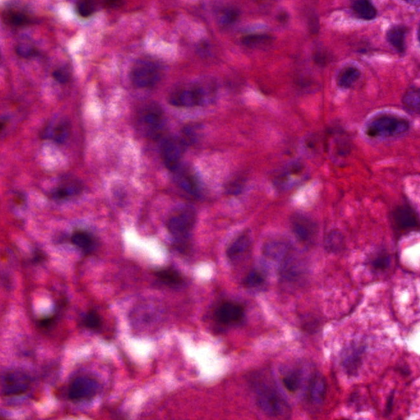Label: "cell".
Returning a JSON list of instances; mask_svg holds the SVG:
<instances>
[{"label": "cell", "instance_id": "cell-1", "mask_svg": "<svg viewBox=\"0 0 420 420\" xmlns=\"http://www.w3.org/2000/svg\"><path fill=\"white\" fill-rule=\"evenodd\" d=\"M216 86L213 82H204L177 89L170 94L168 101L177 108L206 106L214 101Z\"/></svg>", "mask_w": 420, "mask_h": 420}, {"label": "cell", "instance_id": "cell-2", "mask_svg": "<svg viewBox=\"0 0 420 420\" xmlns=\"http://www.w3.org/2000/svg\"><path fill=\"white\" fill-rule=\"evenodd\" d=\"M410 128V121L405 117L381 113L369 119L365 125V132L370 138L387 139L404 135Z\"/></svg>", "mask_w": 420, "mask_h": 420}, {"label": "cell", "instance_id": "cell-3", "mask_svg": "<svg viewBox=\"0 0 420 420\" xmlns=\"http://www.w3.org/2000/svg\"><path fill=\"white\" fill-rule=\"evenodd\" d=\"M255 392L258 408L267 415L277 417L288 412L289 406L276 388L269 384H258Z\"/></svg>", "mask_w": 420, "mask_h": 420}, {"label": "cell", "instance_id": "cell-4", "mask_svg": "<svg viewBox=\"0 0 420 420\" xmlns=\"http://www.w3.org/2000/svg\"><path fill=\"white\" fill-rule=\"evenodd\" d=\"M196 213L191 206L176 209L167 222V228L176 240L185 241L190 236L195 228Z\"/></svg>", "mask_w": 420, "mask_h": 420}, {"label": "cell", "instance_id": "cell-5", "mask_svg": "<svg viewBox=\"0 0 420 420\" xmlns=\"http://www.w3.org/2000/svg\"><path fill=\"white\" fill-rule=\"evenodd\" d=\"M160 78L159 67L151 60H138L131 68V82L138 88L153 87L159 82Z\"/></svg>", "mask_w": 420, "mask_h": 420}, {"label": "cell", "instance_id": "cell-6", "mask_svg": "<svg viewBox=\"0 0 420 420\" xmlns=\"http://www.w3.org/2000/svg\"><path fill=\"white\" fill-rule=\"evenodd\" d=\"M187 142L179 137L167 138L160 148V154L165 166L172 172H176L180 168Z\"/></svg>", "mask_w": 420, "mask_h": 420}, {"label": "cell", "instance_id": "cell-7", "mask_svg": "<svg viewBox=\"0 0 420 420\" xmlns=\"http://www.w3.org/2000/svg\"><path fill=\"white\" fill-rule=\"evenodd\" d=\"M99 390V384L88 376H80L73 380L68 388V398L73 402L92 399Z\"/></svg>", "mask_w": 420, "mask_h": 420}, {"label": "cell", "instance_id": "cell-8", "mask_svg": "<svg viewBox=\"0 0 420 420\" xmlns=\"http://www.w3.org/2000/svg\"><path fill=\"white\" fill-rule=\"evenodd\" d=\"M31 378L28 374L12 370L3 377L1 392L4 396H18L24 394L31 388Z\"/></svg>", "mask_w": 420, "mask_h": 420}, {"label": "cell", "instance_id": "cell-9", "mask_svg": "<svg viewBox=\"0 0 420 420\" xmlns=\"http://www.w3.org/2000/svg\"><path fill=\"white\" fill-rule=\"evenodd\" d=\"M139 122L150 136H156L164 126V112L155 103L144 107L138 115Z\"/></svg>", "mask_w": 420, "mask_h": 420}, {"label": "cell", "instance_id": "cell-10", "mask_svg": "<svg viewBox=\"0 0 420 420\" xmlns=\"http://www.w3.org/2000/svg\"><path fill=\"white\" fill-rule=\"evenodd\" d=\"M393 226L399 232H409L420 230V219L414 209L407 205H399L392 213Z\"/></svg>", "mask_w": 420, "mask_h": 420}, {"label": "cell", "instance_id": "cell-11", "mask_svg": "<svg viewBox=\"0 0 420 420\" xmlns=\"http://www.w3.org/2000/svg\"><path fill=\"white\" fill-rule=\"evenodd\" d=\"M291 228L298 240L303 243H312L317 234V226L311 218L304 214L297 213L291 220Z\"/></svg>", "mask_w": 420, "mask_h": 420}, {"label": "cell", "instance_id": "cell-12", "mask_svg": "<svg viewBox=\"0 0 420 420\" xmlns=\"http://www.w3.org/2000/svg\"><path fill=\"white\" fill-rule=\"evenodd\" d=\"M215 314L221 324L231 325L242 322L245 317V310L239 304L226 302L217 308Z\"/></svg>", "mask_w": 420, "mask_h": 420}, {"label": "cell", "instance_id": "cell-13", "mask_svg": "<svg viewBox=\"0 0 420 420\" xmlns=\"http://www.w3.org/2000/svg\"><path fill=\"white\" fill-rule=\"evenodd\" d=\"M263 251L265 257L281 264L292 254V247L287 241L274 239L265 243Z\"/></svg>", "mask_w": 420, "mask_h": 420}, {"label": "cell", "instance_id": "cell-14", "mask_svg": "<svg viewBox=\"0 0 420 420\" xmlns=\"http://www.w3.org/2000/svg\"><path fill=\"white\" fill-rule=\"evenodd\" d=\"M71 133V126L69 122L59 120L53 122L45 127L41 132V137L43 139H51L57 144H64L69 137Z\"/></svg>", "mask_w": 420, "mask_h": 420}, {"label": "cell", "instance_id": "cell-15", "mask_svg": "<svg viewBox=\"0 0 420 420\" xmlns=\"http://www.w3.org/2000/svg\"><path fill=\"white\" fill-rule=\"evenodd\" d=\"M364 350V347L356 345H353L345 350L343 355V365L349 374H355L361 367Z\"/></svg>", "mask_w": 420, "mask_h": 420}, {"label": "cell", "instance_id": "cell-16", "mask_svg": "<svg viewBox=\"0 0 420 420\" xmlns=\"http://www.w3.org/2000/svg\"><path fill=\"white\" fill-rule=\"evenodd\" d=\"M251 246V237L249 232H245L236 236L227 249V256L230 261H237L242 258Z\"/></svg>", "mask_w": 420, "mask_h": 420}, {"label": "cell", "instance_id": "cell-17", "mask_svg": "<svg viewBox=\"0 0 420 420\" xmlns=\"http://www.w3.org/2000/svg\"><path fill=\"white\" fill-rule=\"evenodd\" d=\"M176 183L185 192L193 196H198L201 193V185L195 175L188 170L181 169L176 171Z\"/></svg>", "mask_w": 420, "mask_h": 420}, {"label": "cell", "instance_id": "cell-18", "mask_svg": "<svg viewBox=\"0 0 420 420\" xmlns=\"http://www.w3.org/2000/svg\"><path fill=\"white\" fill-rule=\"evenodd\" d=\"M82 190H83V186L81 182L71 179V180L64 181L59 187L53 191L51 195L54 199L64 201V199H69V198L79 195Z\"/></svg>", "mask_w": 420, "mask_h": 420}, {"label": "cell", "instance_id": "cell-19", "mask_svg": "<svg viewBox=\"0 0 420 420\" xmlns=\"http://www.w3.org/2000/svg\"><path fill=\"white\" fill-rule=\"evenodd\" d=\"M327 394V383L324 376L317 373L312 377L309 387V396L313 404L319 406L325 400Z\"/></svg>", "mask_w": 420, "mask_h": 420}, {"label": "cell", "instance_id": "cell-20", "mask_svg": "<svg viewBox=\"0 0 420 420\" xmlns=\"http://www.w3.org/2000/svg\"><path fill=\"white\" fill-rule=\"evenodd\" d=\"M407 28L402 25H396L387 31V41L399 53L406 50V37Z\"/></svg>", "mask_w": 420, "mask_h": 420}, {"label": "cell", "instance_id": "cell-21", "mask_svg": "<svg viewBox=\"0 0 420 420\" xmlns=\"http://www.w3.org/2000/svg\"><path fill=\"white\" fill-rule=\"evenodd\" d=\"M154 276L164 285L170 287H180L184 284L183 275L171 267L163 268L154 272Z\"/></svg>", "mask_w": 420, "mask_h": 420}, {"label": "cell", "instance_id": "cell-22", "mask_svg": "<svg viewBox=\"0 0 420 420\" xmlns=\"http://www.w3.org/2000/svg\"><path fill=\"white\" fill-rule=\"evenodd\" d=\"M361 75V70L359 68L349 66L341 71L336 82L341 88L350 89L359 80Z\"/></svg>", "mask_w": 420, "mask_h": 420}, {"label": "cell", "instance_id": "cell-23", "mask_svg": "<svg viewBox=\"0 0 420 420\" xmlns=\"http://www.w3.org/2000/svg\"><path fill=\"white\" fill-rule=\"evenodd\" d=\"M352 8L355 14L364 20H373L377 16V9L371 0H353Z\"/></svg>", "mask_w": 420, "mask_h": 420}, {"label": "cell", "instance_id": "cell-24", "mask_svg": "<svg viewBox=\"0 0 420 420\" xmlns=\"http://www.w3.org/2000/svg\"><path fill=\"white\" fill-rule=\"evenodd\" d=\"M402 104L410 113L420 115V87L407 89L402 97Z\"/></svg>", "mask_w": 420, "mask_h": 420}, {"label": "cell", "instance_id": "cell-25", "mask_svg": "<svg viewBox=\"0 0 420 420\" xmlns=\"http://www.w3.org/2000/svg\"><path fill=\"white\" fill-rule=\"evenodd\" d=\"M72 244L82 250L85 254H90L95 248V241L90 233L84 231H77L72 234L71 238Z\"/></svg>", "mask_w": 420, "mask_h": 420}, {"label": "cell", "instance_id": "cell-26", "mask_svg": "<svg viewBox=\"0 0 420 420\" xmlns=\"http://www.w3.org/2000/svg\"><path fill=\"white\" fill-rule=\"evenodd\" d=\"M344 246V236L337 230L331 231L325 238V248L332 253H337Z\"/></svg>", "mask_w": 420, "mask_h": 420}, {"label": "cell", "instance_id": "cell-27", "mask_svg": "<svg viewBox=\"0 0 420 420\" xmlns=\"http://www.w3.org/2000/svg\"><path fill=\"white\" fill-rule=\"evenodd\" d=\"M302 172V167L299 164L291 165L290 168L283 171L281 174L277 176V184L278 187H286L287 186L293 185L294 178L301 175Z\"/></svg>", "mask_w": 420, "mask_h": 420}, {"label": "cell", "instance_id": "cell-28", "mask_svg": "<svg viewBox=\"0 0 420 420\" xmlns=\"http://www.w3.org/2000/svg\"><path fill=\"white\" fill-rule=\"evenodd\" d=\"M6 22L12 27H27L32 23V20L28 15L18 11H12L6 14Z\"/></svg>", "mask_w": 420, "mask_h": 420}, {"label": "cell", "instance_id": "cell-29", "mask_svg": "<svg viewBox=\"0 0 420 420\" xmlns=\"http://www.w3.org/2000/svg\"><path fill=\"white\" fill-rule=\"evenodd\" d=\"M272 42V37L265 34L246 35L242 39V43L249 48H259Z\"/></svg>", "mask_w": 420, "mask_h": 420}, {"label": "cell", "instance_id": "cell-30", "mask_svg": "<svg viewBox=\"0 0 420 420\" xmlns=\"http://www.w3.org/2000/svg\"><path fill=\"white\" fill-rule=\"evenodd\" d=\"M84 326L92 331L101 330L103 321L101 315L95 310H89L82 320Z\"/></svg>", "mask_w": 420, "mask_h": 420}, {"label": "cell", "instance_id": "cell-31", "mask_svg": "<svg viewBox=\"0 0 420 420\" xmlns=\"http://www.w3.org/2000/svg\"><path fill=\"white\" fill-rule=\"evenodd\" d=\"M283 384L289 392H295L299 389L302 384V375L297 370L290 372L283 377Z\"/></svg>", "mask_w": 420, "mask_h": 420}, {"label": "cell", "instance_id": "cell-32", "mask_svg": "<svg viewBox=\"0 0 420 420\" xmlns=\"http://www.w3.org/2000/svg\"><path fill=\"white\" fill-rule=\"evenodd\" d=\"M96 10L94 0H79L76 4V11L82 17H89Z\"/></svg>", "mask_w": 420, "mask_h": 420}, {"label": "cell", "instance_id": "cell-33", "mask_svg": "<svg viewBox=\"0 0 420 420\" xmlns=\"http://www.w3.org/2000/svg\"><path fill=\"white\" fill-rule=\"evenodd\" d=\"M243 283L248 288H256L265 284V278L262 273L256 270H252L247 274Z\"/></svg>", "mask_w": 420, "mask_h": 420}, {"label": "cell", "instance_id": "cell-34", "mask_svg": "<svg viewBox=\"0 0 420 420\" xmlns=\"http://www.w3.org/2000/svg\"><path fill=\"white\" fill-rule=\"evenodd\" d=\"M240 16V12L235 8H228L222 11L220 13V23L224 26H229L236 23Z\"/></svg>", "mask_w": 420, "mask_h": 420}, {"label": "cell", "instance_id": "cell-35", "mask_svg": "<svg viewBox=\"0 0 420 420\" xmlns=\"http://www.w3.org/2000/svg\"><path fill=\"white\" fill-rule=\"evenodd\" d=\"M16 54L23 58H32L39 55V50L27 44H20L15 49Z\"/></svg>", "mask_w": 420, "mask_h": 420}, {"label": "cell", "instance_id": "cell-36", "mask_svg": "<svg viewBox=\"0 0 420 420\" xmlns=\"http://www.w3.org/2000/svg\"><path fill=\"white\" fill-rule=\"evenodd\" d=\"M53 79L60 84L68 83L71 78L69 70L67 68H60L53 71L52 74Z\"/></svg>", "mask_w": 420, "mask_h": 420}, {"label": "cell", "instance_id": "cell-37", "mask_svg": "<svg viewBox=\"0 0 420 420\" xmlns=\"http://www.w3.org/2000/svg\"><path fill=\"white\" fill-rule=\"evenodd\" d=\"M391 263V258L389 255L386 254H378L377 256L373 258L372 261V266L375 269H388Z\"/></svg>", "mask_w": 420, "mask_h": 420}, {"label": "cell", "instance_id": "cell-38", "mask_svg": "<svg viewBox=\"0 0 420 420\" xmlns=\"http://www.w3.org/2000/svg\"><path fill=\"white\" fill-rule=\"evenodd\" d=\"M242 187H243L242 181L240 178H235L234 180L230 181L229 183L227 185L226 189H227L228 193L233 195V194L240 193Z\"/></svg>", "mask_w": 420, "mask_h": 420}, {"label": "cell", "instance_id": "cell-39", "mask_svg": "<svg viewBox=\"0 0 420 420\" xmlns=\"http://www.w3.org/2000/svg\"><path fill=\"white\" fill-rule=\"evenodd\" d=\"M56 320H57V314H56L45 317L39 320V326L43 328H51L52 326H53V324H55Z\"/></svg>", "mask_w": 420, "mask_h": 420}, {"label": "cell", "instance_id": "cell-40", "mask_svg": "<svg viewBox=\"0 0 420 420\" xmlns=\"http://www.w3.org/2000/svg\"><path fill=\"white\" fill-rule=\"evenodd\" d=\"M123 0H105L107 6L110 8H117L123 4Z\"/></svg>", "mask_w": 420, "mask_h": 420}, {"label": "cell", "instance_id": "cell-41", "mask_svg": "<svg viewBox=\"0 0 420 420\" xmlns=\"http://www.w3.org/2000/svg\"><path fill=\"white\" fill-rule=\"evenodd\" d=\"M402 1L407 3V4L412 5V6H420V0H402Z\"/></svg>", "mask_w": 420, "mask_h": 420}, {"label": "cell", "instance_id": "cell-42", "mask_svg": "<svg viewBox=\"0 0 420 420\" xmlns=\"http://www.w3.org/2000/svg\"><path fill=\"white\" fill-rule=\"evenodd\" d=\"M388 406H387V410L389 411L392 409V405H393V395L390 396L389 399L388 401Z\"/></svg>", "mask_w": 420, "mask_h": 420}, {"label": "cell", "instance_id": "cell-43", "mask_svg": "<svg viewBox=\"0 0 420 420\" xmlns=\"http://www.w3.org/2000/svg\"><path fill=\"white\" fill-rule=\"evenodd\" d=\"M417 35H418V41H419V42H420V27H418V33H417Z\"/></svg>", "mask_w": 420, "mask_h": 420}]
</instances>
